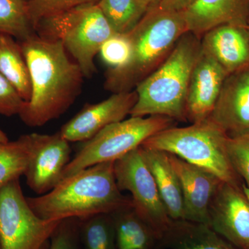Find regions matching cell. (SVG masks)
Returning <instances> with one entry per match:
<instances>
[{"instance_id": "cell-1", "label": "cell", "mask_w": 249, "mask_h": 249, "mask_svg": "<svg viewBox=\"0 0 249 249\" xmlns=\"http://www.w3.org/2000/svg\"><path fill=\"white\" fill-rule=\"evenodd\" d=\"M19 42L30 75V99L19 116L31 127H41L66 112L83 88L85 76L61 41L34 34Z\"/></svg>"}, {"instance_id": "cell-2", "label": "cell", "mask_w": 249, "mask_h": 249, "mask_svg": "<svg viewBox=\"0 0 249 249\" xmlns=\"http://www.w3.org/2000/svg\"><path fill=\"white\" fill-rule=\"evenodd\" d=\"M114 162L98 163L73 174L49 193L27 197L28 204L38 217L48 221H85L133 208L130 196L123 195L116 183Z\"/></svg>"}, {"instance_id": "cell-3", "label": "cell", "mask_w": 249, "mask_h": 249, "mask_svg": "<svg viewBox=\"0 0 249 249\" xmlns=\"http://www.w3.org/2000/svg\"><path fill=\"white\" fill-rule=\"evenodd\" d=\"M201 53L200 39L192 33L183 34L164 61L136 87L137 101L129 116L160 115L186 121L187 93Z\"/></svg>"}, {"instance_id": "cell-4", "label": "cell", "mask_w": 249, "mask_h": 249, "mask_svg": "<svg viewBox=\"0 0 249 249\" xmlns=\"http://www.w3.org/2000/svg\"><path fill=\"white\" fill-rule=\"evenodd\" d=\"M186 32L182 12L159 7L149 10L137 27L128 33L132 47L128 64L121 70H107L105 89L113 93L133 91L164 61Z\"/></svg>"}, {"instance_id": "cell-5", "label": "cell", "mask_w": 249, "mask_h": 249, "mask_svg": "<svg viewBox=\"0 0 249 249\" xmlns=\"http://www.w3.org/2000/svg\"><path fill=\"white\" fill-rule=\"evenodd\" d=\"M227 134L209 119L183 127L165 129L142 146L178 156L191 164L213 174L221 181L242 184L228 153Z\"/></svg>"}, {"instance_id": "cell-6", "label": "cell", "mask_w": 249, "mask_h": 249, "mask_svg": "<svg viewBox=\"0 0 249 249\" xmlns=\"http://www.w3.org/2000/svg\"><path fill=\"white\" fill-rule=\"evenodd\" d=\"M35 31L40 37L61 41L88 78L96 73L94 59L103 43L116 34L96 4L82 5L44 18Z\"/></svg>"}, {"instance_id": "cell-7", "label": "cell", "mask_w": 249, "mask_h": 249, "mask_svg": "<svg viewBox=\"0 0 249 249\" xmlns=\"http://www.w3.org/2000/svg\"><path fill=\"white\" fill-rule=\"evenodd\" d=\"M176 121L164 116L130 118L109 124L87 142L64 170L67 178L92 165L116 161L133 151L142 142L165 129L175 126Z\"/></svg>"}, {"instance_id": "cell-8", "label": "cell", "mask_w": 249, "mask_h": 249, "mask_svg": "<svg viewBox=\"0 0 249 249\" xmlns=\"http://www.w3.org/2000/svg\"><path fill=\"white\" fill-rule=\"evenodd\" d=\"M63 221L45 220L28 204L19 178L0 189L1 249H40Z\"/></svg>"}, {"instance_id": "cell-9", "label": "cell", "mask_w": 249, "mask_h": 249, "mask_svg": "<svg viewBox=\"0 0 249 249\" xmlns=\"http://www.w3.org/2000/svg\"><path fill=\"white\" fill-rule=\"evenodd\" d=\"M114 175L119 189L130 193L134 209L152 228L160 243L173 220L144 161L140 147L114 162Z\"/></svg>"}, {"instance_id": "cell-10", "label": "cell", "mask_w": 249, "mask_h": 249, "mask_svg": "<svg viewBox=\"0 0 249 249\" xmlns=\"http://www.w3.org/2000/svg\"><path fill=\"white\" fill-rule=\"evenodd\" d=\"M209 227L240 249H249V191L222 182L209 206Z\"/></svg>"}, {"instance_id": "cell-11", "label": "cell", "mask_w": 249, "mask_h": 249, "mask_svg": "<svg viewBox=\"0 0 249 249\" xmlns=\"http://www.w3.org/2000/svg\"><path fill=\"white\" fill-rule=\"evenodd\" d=\"M70 142L60 132L34 133V145L24 176L29 188L42 196L62 181L64 170L71 160Z\"/></svg>"}, {"instance_id": "cell-12", "label": "cell", "mask_w": 249, "mask_h": 249, "mask_svg": "<svg viewBox=\"0 0 249 249\" xmlns=\"http://www.w3.org/2000/svg\"><path fill=\"white\" fill-rule=\"evenodd\" d=\"M137 101L135 90L114 93L101 102L86 105L59 132L69 142H87L109 124L124 120Z\"/></svg>"}, {"instance_id": "cell-13", "label": "cell", "mask_w": 249, "mask_h": 249, "mask_svg": "<svg viewBox=\"0 0 249 249\" xmlns=\"http://www.w3.org/2000/svg\"><path fill=\"white\" fill-rule=\"evenodd\" d=\"M208 119L229 138L249 136V69L227 77Z\"/></svg>"}, {"instance_id": "cell-14", "label": "cell", "mask_w": 249, "mask_h": 249, "mask_svg": "<svg viewBox=\"0 0 249 249\" xmlns=\"http://www.w3.org/2000/svg\"><path fill=\"white\" fill-rule=\"evenodd\" d=\"M167 154L181 185L184 220L209 226L210 204L223 181L207 170Z\"/></svg>"}, {"instance_id": "cell-15", "label": "cell", "mask_w": 249, "mask_h": 249, "mask_svg": "<svg viewBox=\"0 0 249 249\" xmlns=\"http://www.w3.org/2000/svg\"><path fill=\"white\" fill-rule=\"evenodd\" d=\"M228 76L227 72L216 60L201 50L187 93V121L196 124L209 119Z\"/></svg>"}, {"instance_id": "cell-16", "label": "cell", "mask_w": 249, "mask_h": 249, "mask_svg": "<svg viewBox=\"0 0 249 249\" xmlns=\"http://www.w3.org/2000/svg\"><path fill=\"white\" fill-rule=\"evenodd\" d=\"M182 14L188 32L201 40L219 26L249 28V0H195Z\"/></svg>"}, {"instance_id": "cell-17", "label": "cell", "mask_w": 249, "mask_h": 249, "mask_svg": "<svg viewBox=\"0 0 249 249\" xmlns=\"http://www.w3.org/2000/svg\"><path fill=\"white\" fill-rule=\"evenodd\" d=\"M201 50L212 57L228 74L249 69V28L219 26L204 34Z\"/></svg>"}, {"instance_id": "cell-18", "label": "cell", "mask_w": 249, "mask_h": 249, "mask_svg": "<svg viewBox=\"0 0 249 249\" xmlns=\"http://www.w3.org/2000/svg\"><path fill=\"white\" fill-rule=\"evenodd\" d=\"M144 161L155 178L160 198L173 221L184 220L182 191L178 175L168 154L160 150L140 146Z\"/></svg>"}, {"instance_id": "cell-19", "label": "cell", "mask_w": 249, "mask_h": 249, "mask_svg": "<svg viewBox=\"0 0 249 249\" xmlns=\"http://www.w3.org/2000/svg\"><path fill=\"white\" fill-rule=\"evenodd\" d=\"M160 243L171 249H240L209 226L186 220L173 221Z\"/></svg>"}, {"instance_id": "cell-20", "label": "cell", "mask_w": 249, "mask_h": 249, "mask_svg": "<svg viewBox=\"0 0 249 249\" xmlns=\"http://www.w3.org/2000/svg\"><path fill=\"white\" fill-rule=\"evenodd\" d=\"M117 249H155L160 242L151 227L134 208L111 214Z\"/></svg>"}, {"instance_id": "cell-21", "label": "cell", "mask_w": 249, "mask_h": 249, "mask_svg": "<svg viewBox=\"0 0 249 249\" xmlns=\"http://www.w3.org/2000/svg\"><path fill=\"white\" fill-rule=\"evenodd\" d=\"M0 74L14 87L25 102L30 99V75L20 45L14 37L2 34H0Z\"/></svg>"}, {"instance_id": "cell-22", "label": "cell", "mask_w": 249, "mask_h": 249, "mask_svg": "<svg viewBox=\"0 0 249 249\" xmlns=\"http://www.w3.org/2000/svg\"><path fill=\"white\" fill-rule=\"evenodd\" d=\"M34 145V133L24 134L14 142L0 143V189L24 175Z\"/></svg>"}, {"instance_id": "cell-23", "label": "cell", "mask_w": 249, "mask_h": 249, "mask_svg": "<svg viewBox=\"0 0 249 249\" xmlns=\"http://www.w3.org/2000/svg\"><path fill=\"white\" fill-rule=\"evenodd\" d=\"M96 4L116 34L133 30L149 11L142 0H99Z\"/></svg>"}, {"instance_id": "cell-24", "label": "cell", "mask_w": 249, "mask_h": 249, "mask_svg": "<svg viewBox=\"0 0 249 249\" xmlns=\"http://www.w3.org/2000/svg\"><path fill=\"white\" fill-rule=\"evenodd\" d=\"M0 34L11 36L18 42L36 34L26 0H0Z\"/></svg>"}, {"instance_id": "cell-25", "label": "cell", "mask_w": 249, "mask_h": 249, "mask_svg": "<svg viewBox=\"0 0 249 249\" xmlns=\"http://www.w3.org/2000/svg\"><path fill=\"white\" fill-rule=\"evenodd\" d=\"M84 222L83 238L87 249H117L111 214H99Z\"/></svg>"}, {"instance_id": "cell-26", "label": "cell", "mask_w": 249, "mask_h": 249, "mask_svg": "<svg viewBox=\"0 0 249 249\" xmlns=\"http://www.w3.org/2000/svg\"><path fill=\"white\" fill-rule=\"evenodd\" d=\"M128 34H114L103 43L98 54L109 70H119L128 64L132 55Z\"/></svg>"}, {"instance_id": "cell-27", "label": "cell", "mask_w": 249, "mask_h": 249, "mask_svg": "<svg viewBox=\"0 0 249 249\" xmlns=\"http://www.w3.org/2000/svg\"><path fill=\"white\" fill-rule=\"evenodd\" d=\"M98 1L99 0H29L28 11L35 30L37 24L44 18L82 5L97 4Z\"/></svg>"}, {"instance_id": "cell-28", "label": "cell", "mask_w": 249, "mask_h": 249, "mask_svg": "<svg viewBox=\"0 0 249 249\" xmlns=\"http://www.w3.org/2000/svg\"><path fill=\"white\" fill-rule=\"evenodd\" d=\"M228 153L234 170L249 191V136L229 138Z\"/></svg>"}, {"instance_id": "cell-29", "label": "cell", "mask_w": 249, "mask_h": 249, "mask_svg": "<svg viewBox=\"0 0 249 249\" xmlns=\"http://www.w3.org/2000/svg\"><path fill=\"white\" fill-rule=\"evenodd\" d=\"M24 103L14 87L0 74V114L7 117L19 115Z\"/></svg>"}, {"instance_id": "cell-30", "label": "cell", "mask_w": 249, "mask_h": 249, "mask_svg": "<svg viewBox=\"0 0 249 249\" xmlns=\"http://www.w3.org/2000/svg\"><path fill=\"white\" fill-rule=\"evenodd\" d=\"M69 219L64 220L51 237L48 249H74L71 227Z\"/></svg>"}, {"instance_id": "cell-31", "label": "cell", "mask_w": 249, "mask_h": 249, "mask_svg": "<svg viewBox=\"0 0 249 249\" xmlns=\"http://www.w3.org/2000/svg\"><path fill=\"white\" fill-rule=\"evenodd\" d=\"M195 0H162L158 7L165 11L183 12Z\"/></svg>"}, {"instance_id": "cell-32", "label": "cell", "mask_w": 249, "mask_h": 249, "mask_svg": "<svg viewBox=\"0 0 249 249\" xmlns=\"http://www.w3.org/2000/svg\"><path fill=\"white\" fill-rule=\"evenodd\" d=\"M147 5L149 10L158 7L162 0H142Z\"/></svg>"}, {"instance_id": "cell-33", "label": "cell", "mask_w": 249, "mask_h": 249, "mask_svg": "<svg viewBox=\"0 0 249 249\" xmlns=\"http://www.w3.org/2000/svg\"><path fill=\"white\" fill-rule=\"evenodd\" d=\"M9 142V139L8 138L7 135L4 132L0 129V143H5Z\"/></svg>"}, {"instance_id": "cell-34", "label": "cell", "mask_w": 249, "mask_h": 249, "mask_svg": "<svg viewBox=\"0 0 249 249\" xmlns=\"http://www.w3.org/2000/svg\"><path fill=\"white\" fill-rule=\"evenodd\" d=\"M49 242V241H48V242H47V243H46L45 245H44L40 249H48Z\"/></svg>"}, {"instance_id": "cell-35", "label": "cell", "mask_w": 249, "mask_h": 249, "mask_svg": "<svg viewBox=\"0 0 249 249\" xmlns=\"http://www.w3.org/2000/svg\"></svg>"}, {"instance_id": "cell-36", "label": "cell", "mask_w": 249, "mask_h": 249, "mask_svg": "<svg viewBox=\"0 0 249 249\" xmlns=\"http://www.w3.org/2000/svg\"><path fill=\"white\" fill-rule=\"evenodd\" d=\"M0 249H1V246H0Z\"/></svg>"}, {"instance_id": "cell-37", "label": "cell", "mask_w": 249, "mask_h": 249, "mask_svg": "<svg viewBox=\"0 0 249 249\" xmlns=\"http://www.w3.org/2000/svg\"><path fill=\"white\" fill-rule=\"evenodd\" d=\"M26 1H29V0H26Z\"/></svg>"}]
</instances>
